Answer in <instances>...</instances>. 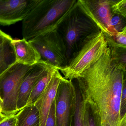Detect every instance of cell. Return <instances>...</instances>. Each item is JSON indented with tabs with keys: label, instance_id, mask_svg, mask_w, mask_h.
<instances>
[{
	"label": "cell",
	"instance_id": "cell-1",
	"mask_svg": "<svg viewBox=\"0 0 126 126\" xmlns=\"http://www.w3.org/2000/svg\"><path fill=\"white\" fill-rule=\"evenodd\" d=\"M83 99L100 115L102 126H126L120 113L126 69L113 60L108 46L99 59L76 79Z\"/></svg>",
	"mask_w": 126,
	"mask_h": 126
},
{
	"label": "cell",
	"instance_id": "cell-2",
	"mask_svg": "<svg viewBox=\"0 0 126 126\" xmlns=\"http://www.w3.org/2000/svg\"><path fill=\"white\" fill-rule=\"evenodd\" d=\"M71 0H39L22 21L23 39L30 40L50 32L57 30L56 22L76 3Z\"/></svg>",
	"mask_w": 126,
	"mask_h": 126
},
{
	"label": "cell",
	"instance_id": "cell-3",
	"mask_svg": "<svg viewBox=\"0 0 126 126\" xmlns=\"http://www.w3.org/2000/svg\"><path fill=\"white\" fill-rule=\"evenodd\" d=\"M81 46L66 66L57 68L65 79H76L96 62L107 48L108 43L103 32L99 31L87 37Z\"/></svg>",
	"mask_w": 126,
	"mask_h": 126
},
{
	"label": "cell",
	"instance_id": "cell-4",
	"mask_svg": "<svg viewBox=\"0 0 126 126\" xmlns=\"http://www.w3.org/2000/svg\"><path fill=\"white\" fill-rule=\"evenodd\" d=\"M77 7L76 2L75 8L62 24L63 32L61 34L66 44L68 60L79 43L81 46L87 37L100 31Z\"/></svg>",
	"mask_w": 126,
	"mask_h": 126
},
{
	"label": "cell",
	"instance_id": "cell-5",
	"mask_svg": "<svg viewBox=\"0 0 126 126\" xmlns=\"http://www.w3.org/2000/svg\"><path fill=\"white\" fill-rule=\"evenodd\" d=\"M31 66L15 62L0 74V90L2 92L4 114L9 115L19 112L17 101L20 88Z\"/></svg>",
	"mask_w": 126,
	"mask_h": 126
},
{
	"label": "cell",
	"instance_id": "cell-6",
	"mask_svg": "<svg viewBox=\"0 0 126 126\" xmlns=\"http://www.w3.org/2000/svg\"><path fill=\"white\" fill-rule=\"evenodd\" d=\"M28 41L39 52L42 60L57 68L67 65L66 44L57 30Z\"/></svg>",
	"mask_w": 126,
	"mask_h": 126
},
{
	"label": "cell",
	"instance_id": "cell-7",
	"mask_svg": "<svg viewBox=\"0 0 126 126\" xmlns=\"http://www.w3.org/2000/svg\"><path fill=\"white\" fill-rule=\"evenodd\" d=\"M76 88L72 81L63 78L55 99V126H73Z\"/></svg>",
	"mask_w": 126,
	"mask_h": 126
},
{
	"label": "cell",
	"instance_id": "cell-8",
	"mask_svg": "<svg viewBox=\"0 0 126 126\" xmlns=\"http://www.w3.org/2000/svg\"><path fill=\"white\" fill-rule=\"evenodd\" d=\"M77 6L102 32L106 37H110V22L112 15L110 0L77 1Z\"/></svg>",
	"mask_w": 126,
	"mask_h": 126
},
{
	"label": "cell",
	"instance_id": "cell-9",
	"mask_svg": "<svg viewBox=\"0 0 126 126\" xmlns=\"http://www.w3.org/2000/svg\"><path fill=\"white\" fill-rule=\"evenodd\" d=\"M39 0H0V25L10 26L22 21Z\"/></svg>",
	"mask_w": 126,
	"mask_h": 126
},
{
	"label": "cell",
	"instance_id": "cell-10",
	"mask_svg": "<svg viewBox=\"0 0 126 126\" xmlns=\"http://www.w3.org/2000/svg\"><path fill=\"white\" fill-rule=\"evenodd\" d=\"M54 67L42 60L31 66L26 73L20 88L17 101L19 111L26 106L32 91L38 80L46 72Z\"/></svg>",
	"mask_w": 126,
	"mask_h": 126
},
{
	"label": "cell",
	"instance_id": "cell-11",
	"mask_svg": "<svg viewBox=\"0 0 126 126\" xmlns=\"http://www.w3.org/2000/svg\"><path fill=\"white\" fill-rule=\"evenodd\" d=\"M63 78L59 71L56 69L49 83L34 104L39 111L40 126H45L48 113L55 100L59 84Z\"/></svg>",
	"mask_w": 126,
	"mask_h": 126
},
{
	"label": "cell",
	"instance_id": "cell-12",
	"mask_svg": "<svg viewBox=\"0 0 126 126\" xmlns=\"http://www.w3.org/2000/svg\"><path fill=\"white\" fill-rule=\"evenodd\" d=\"M11 44L14 52L15 63L32 66L41 60L39 52L33 46L24 39H12Z\"/></svg>",
	"mask_w": 126,
	"mask_h": 126
},
{
	"label": "cell",
	"instance_id": "cell-13",
	"mask_svg": "<svg viewBox=\"0 0 126 126\" xmlns=\"http://www.w3.org/2000/svg\"><path fill=\"white\" fill-rule=\"evenodd\" d=\"M17 115V126H40L39 111L34 104L26 106Z\"/></svg>",
	"mask_w": 126,
	"mask_h": 126
},
{
	"label": "cell",
	"instance_id": "cell-14",
	"mask_svg": "<svg viewBox=\"0 0 126 126\" xmlns=\"http://www.w3.org/2000/svg\"><path fill=\"white\" fill-rule=\"evenodd\" d=\"M12 38H5L0 43V74L15 62V56L11 44Z\"/></svg>",
	"mask_w": 126,
	"mask_h": 126
},
{
	"label": "cell",
	"instance_id": "cell-15",
	"mask_svg": "<svg viewBox=\"0 0 126 126\" xmlns=\"http://www.w3.org/2000/svg\"><path fill=\"white\" fill-rule=\"evenodd\" d=\"M57 69V68L54 67L50 69L38 80L30 94L26 106L34 104L49 83L54 71Z\"/></svg>",
	"mask_w": 126,
	"mask_h": 126
},
{
	"label": "cell",
	"instance_id": "cell-16",
	"mask_svg": "<svg viewBox=\"0 0 126 126\" xmlns=\"http://www.w3.org/2000/svg\"><path fill=\"white\" fill-rule=\"evenodd\" d=\"M84 101V126H102L100 115L90 103Z\"/></svg>",
	"mask_w": 126,
	"mask_h": 126
},
{
	"label": "cell",
	"instance_id": "cell-17",
	"mask_svg": "<svg viewBox=\"0 0 126 126\" xmlns=\"http://www.w3.org/2000/svg\"><path fill=\"white\" fill-rule=\"evenodd\" d=\"M125 18L117 15L112 14L110 22V32L112 37L116 33L126 27Z\"/></svg>",
	"mask_w": 126,
	"mask_h": 126
},
{
	"label": "cell",
	"instance_id": "cell-18",
	"mask_svg": "<svg viewBox=\"0 0 126 126\" xmlns=\"http://www.w3.org/2000/svg\"><path fill=\"white\" fill-rule=\"evenodd\" d=\"M110 7L112 14L120 15L126 19V0H110Z\"/></svg>",
	"mask_w": 126,
	"mask_h": 126
},
{
	"label": "cell",
	"instance_id": "cell-19",
	"mask_svg": "<svg viewBox=\"0 0 126 126\" xmlns=\"http://www.w3.org/2000/svg\"><path fill=\"white\" fill-rule=\"evenodd\" d=\"M115 45L126 47V26L116 33L112 37H108Z\"/></svg>",
	"mask_w": 126,
	"mask_h": 126
},
{
	"label": "cell",
	"instance_id": "cell-20",
	"mask_svg": "<svg viewBox=\"0 0 126 126\" xmlns=\"http://www.w3.org/2000/svg\"><path fill=\"white\" fill-rule=\"evenodd\" d=\"M120 113L122 118L126 119V81L124 83L122 91Z\"/></svg>",
	"mask_w": 126,
	"mask_h": 126
},
{
	"label": "cell",
	"instance_id": "cell-21",
	"mask_svg": "<svg viewBox=\"0 0 126 126\" xmlns=\"http://www.w3.org/2000/svg\"><path fill=\"white\" fill-rule=\"evenodd\" d=\"M45 126H55V100L51 107Z\"/></svg>",
	"mask_w": 126,
	"mask_h": 126
},
{
	"label": "cell",
	"instance_id": "cell-22",
	"mask_svg": "<svg viewBox=\"0 0 126 126\" xmlns=\"http://www.w3.org/2000/svg\"><path fill=\"white\" fill-rule=\"evenodd\" d=\"M17 113L9 115L0 124V126H17L18 119Z\"/></svg>",
	"mask_w": 126,
	"mask_h": 126
},
{
	"label": "cell",
	"instance_id": "cell-23",
	"mask_svg": "<svg viewBox=\"0 0 126 126\" xmlns=\"http://www.w3.org/2000/svg\"><path fill=\"white\" fill-rule=\"evenodd\" d=\"M9 115H7L2 112H0V124H1L4 120H5Z\"/></svg>",
	"mask_w": 126,
	"mask_h": 126
},
{
	"label": "cell",
	"instance_id": "cell-24",
	"mask_svg": "<svg viewBox=\"0 0 126 126\" xmlns=\"http://www.w3.org/2000/svg\"><path fill=\"white\" fill-rule=\"evenodd\" d=\"M3 107V100L0 93V112H2Z\"/></svg>",
	"mask_w": 126,
	"mask_h": 126
},
{
	"label": "cell",
	"instance_id": "cell-25",
	"mask_svg": "<svg viewBox=\"0 0 126 126\" xmlns=\"http://www.w3.org/2000/svg\"><path fill=\"white\" fill-rule=\"evenodd\" d=\"M0 36L5 37H11V36L9 35H8L7 34L4 33L0 29Z\"/></svg>",
	"mask_w": 126,
	"mask_h": 126
},
{
	"label": "cell",
	"instance_id": "cell-26",
	"mask_svg": "<svg viewBox=\"0 0 126 126\" xmlns=\"http://www.w3.org/2000/svg\"><path fill=\"white\" fill-rule=\"evenodd\" d=\"M5 38H8V39H11V38H12V37H3V36H0V43L2 41V40H3V39H5Z\"/></svg>",
	"mask_w": 126,
	"mask_h": 126
}]
</instances>
